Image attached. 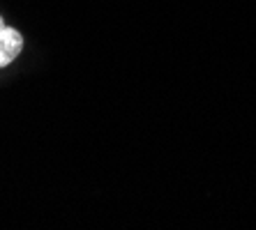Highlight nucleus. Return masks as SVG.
<instances>
[{
	"label": "nucleus",
	"instance_id": "nucleus-1",
	"mask_svg": "<svg viewBox=\"0 0 256 230\" xmlns=\"http://www.w3.org/2000/svg\"><path fill=\"white\" fill-rule=\"evenodd\" d=\"M21 51H24V35L5 23L0 28V69L12 65Z\"/></svg>",
	"mask_w": 256,
	"mask_h": 230
},
{
	"label": "nucleus",
	"instance_id": "nucleus-2",
	"mask_svg": "<svg viewBox=\"0 0 256 230\" xmlns=\"http://www.w3.org/2000/svg\"><path fill=\"white\" fill-rule=\"evenodd\" d=\"M2 25H5V21H2V16H0V28H2Z\"/></svg>",
	"mask_w": 256,
	"mask_h": 230
}]
</instances>
